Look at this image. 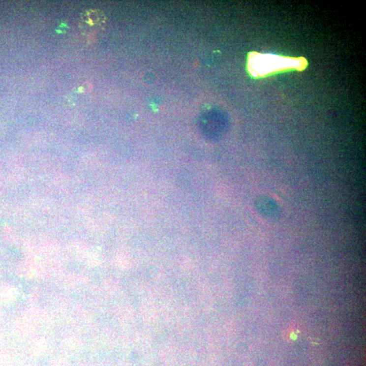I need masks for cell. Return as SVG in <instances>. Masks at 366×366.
Returning <instances> with one entry per match:
<instances>
[{
    "label": "cell",
    "instance_id": "obj_2",
    "mask_svg": "<svg viewBox=\"0 0 366 366\" xmlns=\"http://www.w3.org/2000/svg\"><path fill=\"white\" fill-rule=\"evenodd\" d=\"M105 23L106 17L103 12L96 9H91L81 15L80 28L85 35L94 34L100 31Z\"/></svg>",
    "mask_w": 366,
    "mask_h": 366
},
{
    "label": "cell",
    "instance_id": "obj_1",
    "mask_svg": "<svg viewBox=\"0 0 366 366\" xmlns=\"http://www.w3.org/2000/svg\"><path fill=\"white\" fill-rule=\"evenodd\" d=\"M307 64L303 57L294 58L253 52L249 54L247 59V70L254 78H264L272 73L289 70L303 71Z\"/></svg>",
    "mask_w": 366,
    "mask_h": 366
}]
</instances>
